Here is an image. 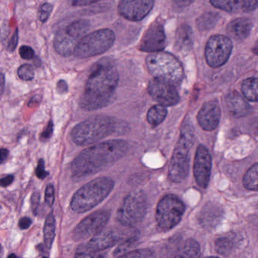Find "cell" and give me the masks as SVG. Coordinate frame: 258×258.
Returning a JSON list of instances; mask_svg holds the SVG:
<instances>
[{"instance_id":"6da1fadb","label":"cell","mask_w":258,"mask_h":258,"mask_svg":"<svg viewBox=\"0 0 258 258\" xmlns=\"http://www.w3.org/2000/svg\"><path fill=\"white\" fill-rule=\"evenodd\" d=\"M128 150V144L122 140H111L81 152L72 162V177L82 179L102 171L123 158Z\"/></svg>"},{"instance_id":"7a4b0ae2","label":"cell","mask_w":258,"mask_h":258,"mask_svg":"<svg viewBox=\"0 0 258 258\" xmlns=\"http://www.w3.org/2000/svg\"><path fill=\"white\" fill-rule=\"evenodd\" d=\"M119 82V74L112 63L101 61L92 69L80 100L84 111L105 108L114 99Z\"/></svg>"},{"instance_id":"3957f363","label":"cell","mask_w":258,"mask_h":258,"mask_svg":"<svg viewBox=\"0 0 258 258\" xmlns=\"http://www.w3.org/2000/svg\"><path fill=\"white\" fill-rule=\"evenodd\" d=\"M129 131L126 122L109 116H95L78 123L72 130V140L79 146H89L109 136L123 135Z\"/></svg>"},{"instance_id":"277c9868","label":"cell","mask_w":258,"mask_h":258,"mask_svg":"<svg viewBox=\"0 0 258 258\" xmlns=\"http://www.w3.org/2000/svg\"><path fill=\"white\" fill-rule=\"evenodd\" d=\"M114 186V180L111 178H96L83 185L75 193L71 201V208L78 214L87 212L103 202Z\"/></svg>"},{"instance_id":"5b68a950","label":"cell","mask_w":258,"mask_h":258,"mask_svg":"<svg viewBox=\"0 0 258 258\" xmlns=\"http://www.w3.org/2000/svg\"><path fill=\"white\" fill-rule=\"evenodd\" d=\"M194 131L191 123L188 121L184 122L169 165V177L173 182H182L188 176L189 151L194 143Z\"/></svg>"},{"instance_id":"8992f818","label":"cell","mask_w":258,"mask_h":258,"mask_svg":"<svg viewBox=\"0 0 258 258\" xmlns=\"http://www.w3.org/2000/svg\"><path fill=\"white\" fill-rule=\"evenodd\" d=\"M149 72L158 79L177 85L183 78V69L179 60L165 52H152L146 58Z\"/></svg>"},{"instance_id":"52a82bcc","label":"cell","mask_w":258,"mask_h":258,"mask_svg":"<svg viewBox=\"0 0 258 258\" xmlns=\"http://www.w3.org/2000/svg\"><path fill=\"white\" fill-rule=\"evenodd\" d=\"M146 211L147 202L144 193L132 191L125 198L117 211V221L125 227H134L143 221Z\"/></svg>"},{"instance_id":"ba28073f","label":"cell","mask_w":258,"mask_h":258,"mask_svg":"<svg viewBox=\"0 0 258 258\" xmlns=\"http://www.w3.org/2000/svg\"><path fill=\"white\" fill-rule=\"evenodd\" d=\"M115 34L109 29L99 30L81 39L75 51L77 58H87L107 52L114 44Z\"/></svg>"},{"instance_id":"9c48e42d","label":"cell","mask_w":258,"mask_h":258,"mask_svg":"<svg viewBox=\"0 0 258 258\" xmlns=\"http://www.w3.org/2000/svg\"><path fill=\"white\" fill-rule=\"evenodd\" d=\"M90 28V22L78 20L58 31L54 40L55 51L62 56H69L75 53L77 46Z\"/></svg>"},{"instance_id":"30bf717a","label":"cell","mask_w":258,"mask_h":258,"mask_svg":"<svg viewBox=\"0 0 258 258\" xmlns=\"http://www.w3.org/2000/svg\"><path fill=\"white\" fill-rule=\"evenodd\" d=\"M184 212L185 206L179 198L171 194L164 196L157 206L155 218L158 226L163 230L171 229L179 223Z\"/></svg>"},{"instance_id":"8fae6325","label":"cell","mask_w":258,"mask_h":258,"mask_svg":"<svg viewBox=\"0 0 258 258\" xmlns=\"http://www.w3.org/2000/svg\"><path fill=\"white\" fill-rule=\"evenodd\" d=\"M127 235V234L117 229L102 231L95 236L92 237L91 240L84 244L78 249L75 256L76 257H90V256H101L97 254L101 250H106L109 247L115 245L121 240L124 239L125 237L131 236L133 234Z\"/></svg>"},{"instance_id":"7c38bea8","label":"cell","mask_w":258,"mask_h":258,"mask_svg":"<svg viewBox=\"0 0 258 258\" xmlns=\"http://www.w3.org/2000/svg\"><path fill=\"white\" fill-rule=\"evenodd\" d=\"M111 214L105 210L96 211L84 218L74 229L72 236L75 241L87 239L103 230Z\"/></svg>"},{"instance_id":"4fadbf2b","label":"cell","mask_w":258,"mask_h":258,"mask_svg":"<svg viewBox=\"0 0 258 258\" xmlns=\"http://www.w3.org/2000/svg\"><path fill=\"white\" fill-rule=\"evenodd\" d=\"M232 43L229 37L222 35L211 37L205 48V58L208 66L219 68L229 59L232 52Z\"/></svg>"},{"instance_id":"5bb4252c","label":"cell","mask_w":258,"mask_h":258,"mask_svg":"<svg viewBox=\"0 0 258 258\" xmlns=\"http://www.w3.org/2000/svg\"><path fill=\"white\" fill-rule=\"evenodd\" d=\"M148 91L151 97L160 105L173 106L179 102V96L175 85L167 81L154 78L149 82Z\"/></svg>"},{"instance_id":"9a60e30c","label":"cell","mask_w":258,"mask_h":258,"mask_svg":"<svg viewBox=\"0 0 258 258\" xmlns=\"http://www.w3.org/2000/svg\"><path fill=\"white\" fill-rule=\"evenodd\" d=\"M154 4L155 0H120L118 11L124 19L139 22L149 15Z\"/></svg>"},{"instance_id":"2e32d148","label":"cell","mask_w":258,"mask_h":258,"mask_svg":"<svg viewBox=\"0 0 258 258\" xmlns=\"http://www.w3.org/2000/svg\"><path fill=\"white\" fill-rule=\"evenodd\" d=\"M211 170V155L207 148L200 145L196 151L193 168L195 179L199 186L207 188L209 183Z\"/></svg>"},{"instance_id":"e0dca14e","label":"cell","mask_w":258,"mask_h":258,"mask_svg":"<svg viewBox=\"0 0 258 258\" xmlns=\"http://www.w3.org/2000/svg\"><path fill=\"white\" fill-rule=\"evenodd\" d=\"M166 37L164 28L161 24H152L143 36L140 49L143 52H160L165 46Z\"/></svg>"},{"instance_id":"ac0fdd59","label":"cell","mask_w":258,"mask_h":258,"mask_svg":"<svg viewBox=\"0 0 258 258\" xmlns=\"http://www.w3.org/2000/svg\"><path fill=\"white\" fill-rule=\"evenodd\" d=\"M220 105L217 101H210L205 103L198 114L197 119L202 129L211 131L217 128L220 122Z\"/></svg>"},{"instance_id":"d6986e66","label":"cell","mask_w":258,"mask_h":258,"mask_svg":"<svg viewBox=\"0 0 258 258\" xmlns=\"http://www.w3.org/2000/svg\"><path fill=\"white\" fill-rule=\"evenodd\" d=\"M223 211L217 204L208 203L202 208L199 214V220L204 228H215L222 220Z\"/></svg>"},{"instance_id":"ffe728a7","label":"cell","mask_w":258,"mask_h":258,"mask_svg":"<svg viewBox=\"0 0 258 258\" xmlns=\"http://www.w3.org/2000/svg\"><path fill=\"white\" fill-rule=\"evenodd\" d=\"M225 102L229 112L235 117L247 116L251 111L249 104L239 93L235 91L232 92L226 96Z\"/></svg>"},{"instance_id":"44dd1931","label":"cell","mask_w":258,"mask_h":258,"mask_svg":"<svg viewBox=\"0 0 258 258\" xmlns=\"http://www.w3.org/2000/svg\"><path fill=\"white\" fill-rule=\"evenodd\" d=\"M251 28L252 23L248 19L240 18L229 24L227 27L228 35L237 41H241L248 37Z\"/></svg>"},{"instance_id":"7402d4cb","label":"cell","mask_w":258,"mask_h":258,"mask_svg":"<svg viewBox=\"0 0 258 258\" xmlns=\"http://www.w3.org/2000/svg\"><path fill=\"white\" fill-rule=\"evenodd\" d=\"M192 30L188 25H182L179 27L176 34V49L182 53L189 52L193 45Z\"/></svg>"},{"instance_id":"603a6c76","label":"cell","mask_w":258,"mask_h":258,"mask_svg":"<svg viewBox=\"0 0 258 258\" xmlns=\"http://www.w3.org/2000/svg\"><path fill=\"white\" fill-rule=\"evenodd\" d=\"M220 19V16L217 13H206L202 15L197 19L196 24H197V27L199 31L205 32V31H210V30L214 28Z\"/></svg>"},{"instance_id":"cb8c5ba5","label":"cell","mask_w":258,"mask_h":258,"mask_svg":"<svg viewBox=\"0 0 258 258\" xmlns=\"http://www.w3.org/2000/svg\"><path fill=\"white\" fill-rule=\"evenodd\" d=\"M167 115V110L164 105H156L152 106L147 113V120L152 126H157L164 121Z\"/></svg>"},{"instance_id":"d4e9b609","label":"cell","mask_w":258,"mask_h":258,"mask_svg":"<svg viewBox=\"0 0 258 258\" xmlns=\"http://www.w3.org/2000/svg\"><path fill=\"white\" fill-rule=\"evenodd\" d=\"M43 233H44L45 245L46 248L50 249L55 235V220L52 212H51L46 217Z\"/></svg>"},{"instance_id":"484cf974","label":"cell","mask_w":258,"mask_h":258,"mask_svg":"<svg viewBox=\"0 0 258 258\" xmlns=\"http://www.w3.org/2000/svg\"><path fill=\"white\" fill-rule=\"evenodd\" d=\"M241 91L246 99L258 102V78H248L243 82Z\"/></svg>"},{"instance_id":"4316f807","label":"cell","mask_w":258,"mask_h":258,"mask_svg":"<svg viewBox=\"0 0 258 258\" xmlns=\"http://www.w3.org/2000/svg\"><path fill=\"white\" fill-rule=\"evenodd\" d=\"M243 183L247 189L258 190V163L248 169L243 179Z\"/></svg>"},{"instance_id":"83f0119b","label":"cell","mask_w":258,"mask_h":258,"mask_svg":"<svg viewBox=\"0 0 258 258\" xmlns=\"http://www.w3.org/2000/svg\"><path fill=\"white\" fill-rule=\"evenodd\" d=\"M179 256L182 257H199L200 256V246L194 239H188L182 245Z\"/></svg>"},{"instance_id":"f1b7e54d","label":"cell","mask_w":258,"mask_h":258,"mask_svg":"<svg viewBox=\"0 0 258 258\" xmlns=\"http://www.w3.org/2000/svg\"><path fill=\"white\" fill-rule=\"evenodd\" d=\"M211 3L216 8L233 13L242 7L243 0H211Z\"/></svg>"},{"instance_id":"f546056e","label":"cell","mask_w":258,"mask_h":258,"mask_svg":"<svg viewBox=\"0 0 258 258\" xmlns=\"http://www.w3.org/2000/svg\"><path fill=\"white\" fill-rule=\"evenodd\" d=\"M139 238V232L137 231L135 233L133 234L131 236L126 238V239L123 240L118 246L117 248L114 250L113 255L114 256H120L124 253H127V250L137 242Z\"/></svg>"},{"instance_id":"4dcf8cb0","label":"cell","mask_w":258,"mask_h":258,"mask_svg":"<svg viewBox=\"0 0 258 258\" xmlns=\"http://www.w3.org/2000/svg\"><path fill=\"white\" fill-rule=\"evenodd\" d=\"M233 243L229 238L223 237L215 241V250L219 254L227 255L232 251Z\"/></svg>"},{"instance_id":"1f68e13d","label":"cell","mask_w":258,"mask_h":258,"mask_svg":"<svg viewBox=\"0 0 258 258\" xmlns=\"http://www.w3.org/2000/svg\"><path fill=\"white\" fill-rule=\"evenodd\" d=\"M18 75L22 81H31L34 77V71L30 64H23L18 70Z\"/></svg>"},{"instance_id":"d6a6232c","label":"cell","mask_w":258,"mask_h":258,"mask_svg":"<svg viewBox=\"0 0 258 258\" xmlns=\"http://www.w3.org/2000/svg\"><path fill=\"white\" fill-rule=\"evenodd\" d=\"M154 256L153 251L150 249L143 248L137 249L127 252L124 254L121 255V257H152Z\"/></svg>"},{"instance_id":"836d02e7","label":"cell","mask_w":258,"mask_h":258,"mask_svg":"<svg viewBox=\"0 0 258 258\" xmlns=\"http://www.w3.org/2000/svg\"><path fill=\"white\" fill-rule=\"evenodd\" d=\"M52 11V6L50 4H44L41 6L39 12V18L41 22H45L47 21L50 16L51 13Z\"/></svg>"},{"instance_id":"e575fe53","label":"cell","mask_w":258,"mask_h":258,"mask_svg":"<svg viewBox=\"0 0 258 258\" xmlns=\"http://www.w3.org/2000/svg\"><path fill=\"white\" fill-rule=\"evenodd\" d=\"M55 201V190L53 185H48L45 191V202L47 204L48 206L52 207Z\"/></svg>"},{"instance_id":"d590c367","label":"cell","mask_w":258,"mask_h":258,"mask_svg":"<svg viewBox=\"0 0 258 258\" xmlns=\"http://www.w3.org/2000/svg\"><path fill=\"white\" fill-rule=\"evenodd\" d=\"M21 57L25 60L32 59L35 55L34 49L28 46H23L19 49Z\"/></svg>"},{"instance_id":"8d00e7d4","label":"cell","mask_w":258,"mask_h":258,"mask_svg":"<svg viewBox=\"0 0 258 258\" xmlns=\"http://www.w3.org/2000/svg\"><path fill=\"white\" fill-rule=\"evenodd\" d=\"M49 175V173L45 169V163L43 159H40L36 169V176L40 179H45Z\"/></svg>"},{"instance_id":"74e56055","label":"cell","mask_w":258,"mask_h":258,"mask_svg":"<svg viewBox=\"0 0 258 258\" xmlns=\"http://www.w3.org/2000/svg\"><path fill=\"white\" fill-rule=\"evenodd\" d=\"M257 6L258 0H244L241 8L244 13H250L256 10Z\"/></svg>"},{"instance_id":"f35d334b","label":"cell","mask_w":258,"mask_h":258,"mask_svg":"<svg viewBox=\"0 0 258 258\" xmlns=\"http://www.w3.org/2000/svg\"><path fill=\"white\" fill-rule=\"evenodd\" d=\"M40 193L34 192L31 197V208H32L33 213L35 215L38 214L39 206H40Z\"/></svg>"},{"instance_id":"ab89813d","label":"cell","mask_w":258,"mask_h":258,"mask_svg":"<svg viewBox=\"0 0 258 258\" xmlns=\"http://www.w3.org/2000/svg\"><path fill=\"white\" fill-rule=\"evenodd\" d=\"M54 129V125L53 123H52V120L49 122L48 123L47 126H46L45 131H43L41 134V136H40V139L43 141H46V140H49L52 137V133H53Z\"/></svg>"},{"instance_id":"60d3db41","label":"cell","mask_w":258,"mask_h":258,"mask_svg":"<svg viewBox=\"0 0 258 258\" xmlns=\"http://www.w3.org/2000/svg\"><path fill=\"white\" fill-rule=\"evenodd\" d=\"M99 1H102V0H69L71 5L73 7H85V6L96 4Z\"/></svg>"},{"instance_id":"b9f144b4","label":"cell","mask_w":258,"mask_h":258,"mask_svg":"<svg viewBox=\"0 0 258 258\" xmlns=\"http://www.w3.org/2000/svg\"><path fill=\"white\" fill-rule=\"evenodd\" d=\"M18 42H19V30L16 29L14 34L12 37L11 40L9 42L8 46H7L8 50L10 52H13L17 46Z\"/></svg>"},{"instance_id":"7bdbcfd3","label":"cell","mask_w":258,"mask_h":258,"mask_svg":"<svg viewBox=\"0 0 258 258\" xmlns=\"http://www.w3.org/2000/svg\"><path fill=\"white\" fill-rule=\"evenodd\" d=\"M31 223H32V221H31V219H30L29 217H25L20 219V220H19V226L21 229H27L30 227Z\"/></svg>"},{"instance_id":"ee69618b","label":"cell","mask_w":258,"mask_h":258,"mask_svg":"<svg viewBox=\"0 0 258 258\" xmlns=\"http://www.w3.org/2000/svg\"><path fill=\"white\" fill-rule=\"evenodd\" d=\"M13 181H14V176L13 175H9V176L3 178L1 181H0V183H1V185L3 187H7L10 185V184L13 183Z\"/></svg>"},{"instance_id":"f6af8a7d","label":"cell","mask_w":258,"mask_h":258,"mask_svg":"<svg viewBox=\"0 0 258 258\" xmlns=\"http://www.w3.org/2000/svg\"><path fill=\"white\" fill-rule=\"evenodd\" d=\"M194 0H173L175 6L179 8H183V7H188L191 4Z\"/></svg>"},{"instance_id":"bcb514c9","label":"cell","mask_w":258,"mask_h":258,"mask_svg":"<svg viewBox=\"0 0 258 258\" xmlns=\"http://www.w3.org/2000/svg\"><path fill=\"white\" fill-rule=\"evenodd\" d=\"M57 89L60 93H66L68 92V85L64 81H60L57 84Z\"/></svg>"},{"instance_id":"7dc6e473","label":"cell","mask_w":258,"mask_h":258,"mask_svg":"<svg viewBox=\"0 0 258 258\" xmlns=\"http://www.w3.org/2000/svg\"><path fill=\"white\" fill-rule=\"evenodd\" d=\"M9 154H10V152H9L8 149H4V148L1 149V152H0V155H0V161H1L2 164L5 162L6 160L8 158Z\"/></svg>"},{"instance_id":"c3c4849f","label":"cell","mask_w":258,"mask_h":258,"mask_svg":"<svg viewBox=\"0 0 258 258\" xmlns=\"http://www.w3.org/2000/svg\"><path fill=\"white\" fill-rule=\"evenodd\" d=\"M4 75H2V93H4Z\"/></svg>"}]
</instances>
